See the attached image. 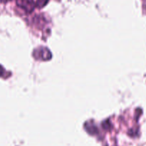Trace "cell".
Segmentation results:
<instances>
[{"mask_svg": "<svg viewBox=\"0 0 146 146\" xmlns=\"http://www.w3.org/2000/svg\"><path fill=\"white\" fill-rule=\"evenodd\" d=\"M16 1H17V6L27 13H31L36 7V2L34 0H16Z\"/></svg>", "mask_w": 146, "mask_h": 146, "instance_id": "obj_1", "label": "cell"}, {"mask_svg": "<svg viewBox=\"0 0 146 146\" xmlns=\"http://www.w3.org/2000/svg\"><path fill=\"white\" fill-rule=\"evenodd\" d=\"M48 1L49 0H36V7H37L39 9L43 8L44 6L46 5Z\"/></svg>", "mask_w": 146, "mask_h": 146, "instance_id": "obj_2", "label": "cell"}, {"mask_svg": "<svg viewBox=\"0 0 146 146\" xmlns=\"http://www.w3.org/2000/svg\"><path fill=\"white\" fill-rule=\"evenodd\" d=\"M3 74H4V68H2V66H0V76H1Z\"/></svg>", "mask_w": 146, "mask_h": 146, "instance_id": "obj_3", "label": "cell"}, {"mask_svg": "<svg viewBox=\"0 0 146 146\" xmlns=\"http://www.w3.org/2000/svg\"><path fill=\"white\" fill-rule=\"evenodd\" d=\"M12 1V0H0V2L5 4V3L9 2V1Z\"/></svg>", "mask_w": 146, "mask_h": 146, "instance_id": "obj_4", "label": "cell"}]
</instances>
